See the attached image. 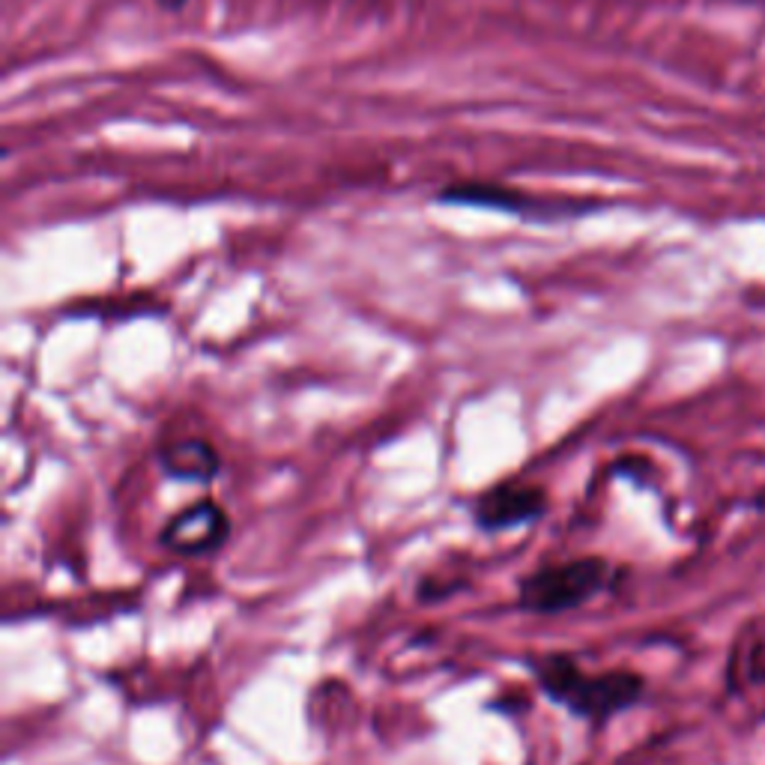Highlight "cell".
Here are the masks:
<instances>
[{
  "label": "cell",
  "mask_w": 765,
  "mask_h": 765,
  "mask_svg": "<svg viewBox=\"0 0 765 765\" xmlns=\"http://www.w3.org/2000/svg\"><path fill=\"white\" fill-rule=\"evenodd\" d=\"M227 532H231V520H227L225 509L213 500H201L167 520V527L159 539L171 553L204 557V553H213L225 544Z\"/></svg>",
  "instance_id": "3957f363"
},
{
  "label": "cell",
  "mask_w": 765,
  "mask_h": 765,
  "mask_svg": "<svg viewBox=\"0 0 765 765\" xmlns=\"http://www.w3.org/2000/svg\"><path fill=\"white\" fill-rule=\"evenodd\" d=\"M159 3H162L165 10H183V7H186V0H159Z\"/></svg>",
  "instance_id": "8992f818"
},
{
  "label": "cell",
  "mask_w": 765,
  "mask_h": 765,
  "mask_svg": "<svg viewBox=\"0 0 765 765\" xmlns=\"http://www.w3.org/2000/svg\"><path fill=\"white\" fill-rule=\"evenodd\" d=\"M162 467L174 479L210 481L218 472V455L204 440H180L162 451Z\"/></svg>",
  "instance_id": "5b68a950"
},
{
  "label": "cell",
  "mask_w": 765,
  "mask_h": 765,
  "mask_svg": "<svg viewBox=\"0 0 765 765\" xmlns=\"http://www.w3.org/2000/svg\"><path fill=\"white\" fill-rule=\"evenodd\" d=\"M548 509V497L539 484L502 481L476 502V520L484 530H511L527 520H536Z\"/></svg>",
  "instance_id": "277c9868"
},
{
  "label": "cell",
  "mask_w": 765,
  "mask_h": 765,
  "mask_svg": "<svg viewBox=\"0 0 765 765\" xmlns=\"http://www.w3.org/2000/svg\"><path fill=\"white\" fill-rule=\"evenodd\" d=\"M536 682L553 703L589 721H604L629 708L643 694V679L634 673L589 676L569 655H544L532 664Z\"/></svg>",
  "instance_id": "6da1fadb"
},
{
  "label": "cell",
  "mask_w": 765,
  "mask_h": 765,
  "mask_svg": "<svg viewBox=\"0 0 765 765\" xmlns=\"http://www.w3.org/2000/svg\"><path fill=\"white\" fill-rule=\"evenodd\" d=\"M610 583V565L599 557L544 565L520 580V608L530 613H565L595 599Z\"/></svg>",
  "instance_id": "7a4b0ae2"
}]
</instances>
